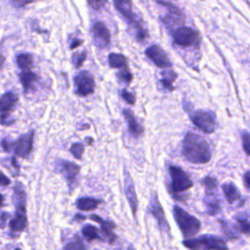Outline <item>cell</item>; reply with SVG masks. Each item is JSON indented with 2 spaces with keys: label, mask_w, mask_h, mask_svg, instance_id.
<instances>
[{
  "label": "cell",
  "mask_w": 250,
  "mask_h": 250,
  "mask_svg": "<svg viewBox=\"0 0 250 250\" xmlns=\"http://www.w3.org/2000/svg\"><path fill=\"white\" fill-rule=\"evenodd\" d=\"M183 155L194 164H205L211 160L212 153L207 141L198 134L188 132L183 141Z\"/></svg>",
  "instance_id": "obj_1"
},
{
  "label": "cell",
  "mask_w": 250,
  "mask_h": 250,
  "mask_svg": "<svg viewBox=\"0 0 250 250\" xmlns=\"http://www.w3.org/2000/svg\"><path fill=\"white\" fill-rule=\"evenodd\" d=\"M13 200L15 202L16 212L13 219L10 221L11 233L19 234L22 232L27 227V217H26V194L23 187L21 183H17L14 187V196Z\"/></svg>",
  "instance_id": "obj_2"
},
{
  "label": "cell",
  "mask_w": 250,
  "mask_h": 250,
  "mask_svg": "<svg viewBox=\"0 0 250 250\" xmlns=\"http://www.w3.org/2000/svg\"><path fill=\"white\" fill-rule=\"evenodd\" d=\"M173 215L184 237L187 239L192 238L199 232L201 229V223L196 217L190 215L188 212L185 211L178 205L173 207Z\"/></svg>",
  "instance_id": "obj_3"
},
{
  "label": "cell",
  "mask_w": 250,
  "mask_h": 250,
  "mask_svg": "<svg viewBox=\"0 0 250 250\" xmlns=\"http://www.w3.org/2000/svg\"><path fill=\"white\" fill-rule=\"evenodd\" d=\"M183 245L189 250H229L226 241L214 234H203L195 238H188Z\"/></svg>",
  "instance_id": "obj_4"
},
{
  "label": "cell",
  "mask_w": 250,
  "mask_h": 250,
  "mask_svg": "<svg viewBox=\"0 0 250 250\" xmlns=\"http://www.w3.org/2000/svg\"><path fill=\"white\" fill-rule=\"evenodd\" d=\"M33 136L34 132L29 131L15 141H8L4 139L1 142V146L6 152H13L16 156L26 158L32 150Z\"/></svg>",
  "instance_id": "obj_5"
},
{
  "label": "cell",
  "mask_w": 250,
  "mask_h": 250,
  "mask_svg": "<svg viewBox=\"0 0 250 250\" xmlns=\"http://www.w3.org/2000/svg\"><path fill=\"white\" fill-rule=\"evenodd\" d=\"M168 172L171 180L169 185V191L171 193V196H176L180 192L188 190L192 187V181L181 167L176 165H170L168 168Z\"/></svg>",
  "instance_id": "obj_6"
},
{
  "label": "cell",
  "mask_w": 250,
  "mask_h": 250,
  "mask_svg": "<svg viewBox=\"0 0 250 250\" xmlns=\"http://www.w3.org/2000/svg\"><path fill=\"white\" fill-rule=\"evenodd\" d=\"M113 4L115 9L124 17V19L129 22V24L133 25L138 40H144L145 37L146 36V33L144 30L141 23L138 21V20H136V16L133 13L131 0H113Z\"/></svg>",
  "instance_id": "obj_7"
},
{
  "label": "cell",
  "mask_w": 250,
  "mask_h": 250,
  "mask_svg": "<svg viewBox=\"0 0 250 250\" xmlns=\"http://www.w3.org/2000/svg\"><path fill=\"white\" fill-rule=\"evenodd\" d=\"M147 210H148V213L156 220L158 228L160 229V230L162 232L170 235V227H169V224L166 220L164 210H163L162 205L159 201V198H158V195H157L156 191L151 192Z\"/></svg>",
  "instance_id": "obj_8"
},
{
  "label": "cell",
  "mask_w": 250,
  "mask_h": 250,
  "mask_svg": "<svg viewBox=\"0 0 250 250\" xmlns=\"http://www.w3.org/2000/svg\"><path fill=\"white\" fill-rule=\"evenodd\" d=\"M189 118L193 125L204 133L211 134L214 132L216 127V115L214 112L208 110H195L189 115Z\"/></svg>",
  "instance_id": "obj_9"
},
{
  "label": "cell",
  "mask_w": 250,
  "mask_h": 250,
  "mask_svg": "<svg viewBox=\"0 0 250 250\" xmlns=\"http://www.w3.org/2000/svg\"><path fill=\"white\" fill-rule=\"evenodd\" d=\"M172 36L174 42L182 47L195 46L200 40L199 33L196 30L186 26H180L174 29Z\"/></svg>",
  "instance_id": "obj_10"
},
{
  "label": "cell",
  "mask_w": 250,
  "mask_h": 250,
  "mask_svg": "<svg viewBox=\"0 0 250 250\" xmlns=\"http://www.w3.org/2000/svg\"><path fill=\"white\" fill-rule=\"evenodd\" d=\"M156 2L166 9V15L162 18V21L167 27H180L181 24L184 22L183 21V14L179 8L175 5L168 3L163 0H156Z\"/></svg>",
  "instance_id": "obj_11"
},
{
  "label": "cell",
  "mask_w": 250,
  "mask_h": 250,
  "mask_svg": "<svg viewBox=\"0 0 250 250\" xmlns=\"http://www.w3.org/2000/svg\"><path fill=\"white\" fill-rule=\"evenodd\" d=\"M18 102V96L13 92H7L0 97V123L2 125H10V113L14 109Z\"/></svg>",
  "instance_id": "obj_12"
},
{
  "label": "cell",
  "mask_w": 250,
  "mask_h": 250,
  "mask_svg": "<svg viewBox=\"0 0 250 250\" xmlns=\"http://www.w3.org/2000/svg\"><path fill=\"white\" fill-rule=\"evenodd\" d=\"M74 85L76 93L79 96L85 97L93 93L95 89V80L89 71L83 70L74 77Z\"/></svg>",
  "instance_id": "obj_13"
},
{
  "label": "cell",
  "mask_w": 250,
  "mask_h": 250,
  "mask_svg": "<svg viewBox=\"0 0 250 250\" xmlns=\"http://www.w3.org/2000/svg\"><path fill=\"white\" fill-rule=\"evenodd\" d=\"M57 169L62 175L64 180L66 181V183L69 187V189L70 188L72 189L74 185L76 184V179L79 174L80 167L71 161L62 159V160L58 161Z\"/></svg>",
  "instance_id": "obj_14"
},
{
  "label": "cell",
  "mask_w": 250,
  "mask_h": 250,
  "mask_svg": "<svg viewBox=\"0 0 250 250\" xmlns=\"http://www.w3.org/2000/svg\"><path fill=\"white\" fill-rule=\"evenodd\" d=\"M124 192L126 195V199L131 208L132 214L134 218H136L138 211V197L135 189V184L132 176L130 175L127 169H124Z\"/></svg>",
  "instance_id": "obj_15"
},
{
  "label": "cell",
  "mask_w": 250,
  "mask_h": 250,
  "mask_svg": "<svg viewBox=\"0 0 250 250\" xmlns=\"http://www.w3.org/2000/svg\"><path fill=\"white\" fill-rule=\"evenodd\" d=\"M89 218L100 225V231L102 234L103 241H107L108 243H113L116 240L117 237H116V234L114 233L116 225L112 221L104 220L96 214H91Z\"/></svg>",
  "instance_id": "obj_16"
},
{
  "label": "cell",
  "mask_w": 250,
  "mask_h": 250,
  "mask_svg": "<svg viewBox=\"0 0 250 250\" xmlns=\"http://www.w3.org/2000/svg\"><path fill=\"white\" fill-rule=\"evenodd\" d=\"M146 56L160 68H169L172 66V62L168 59L166 53L158 45H151L146 49Z\"/></svg>",
  "instance_id": "obj_17"
},
{
  "label": "cell",
  "mask_w": 250,
  "mask_h": 250,
  "mask_svg": "<svg viewBox=\"0 0 250 250\" xmlns=\"http://www.w3.org/2000/svg\"><path fill=\"white\" fill-rule=\"evenodd\" d=\"M94 44L102 49L107 48L110 45V34L106 25L102 21H97L92 27Z\"/></svg>",
  "instance_id": "obj_18"
},
{
  "label": "cell",
  "mask_w": 250,
  "mask_h": 250,
  "mask_svg": "<svg viewBox=\"0 0 250 250\" xmlns=\"http://www.w3.org/2000/svg\"><path fill=\"white\" fill-rule=\"evenodd\" d=\"M222 189H223L225 198H226V200L228 201L229 204L232 205V204L238 203L237 204L238 207H240V206H242L244 204L245 199L242 198L238 188H236V186L234 184H232V183H225L222 186Z\"/></svg>",
  "instance_id": "obj_19"
},
{
  "label": "cell",
  "mask_w": 250,
  "mask_h": 250,
  "mask_svg": "<svg viewBox=\"0 0 250 250\" xmlns=\"http://www.w3.org/2000/svg\"><path fill=\"white\" fill-rule=\"evenodd\" d=\"M204 203L207 209V213L211 216H214L218 213L221 207V201L215 191H205Z\"/></svg>",
  "instance_id": "obj_20"
},
{
  "label": "cell",
  "mask_w": 250,
  "mask_h": 250,
  "mask_svg": "<svg viewBox=\"0 0 250 250\" xmlns=\"http://www.w3.org/2000/svg\"><path fill=\"white\" fill-rule=\"evenodd\" d=\"M19 76H20L21 83L25 93L31 91L35 87V84L38 81L37 75L34 72H32L31 69L21 70Z\"/></svg>",
  "instance_id": "obj_21"
},
{
  "label": "cell",
  "mask_w": 250,
  "mask_h": 250,
  "mask_svg": "<svg viewBox=\"0 0 250 250\" xmlns=\"http://www.w3.org/2000/svg\"><path fill=\"white\" fill-rule=\"evenodd\" d=\"M122 112H123V115H124L125 119L127 120L129 132L131 133V135L134 136L135 138L140 137L143 134V127L138 123L137 119L135 118V116L133 115L131 110L123 109Z\"/></svg>",
  "instance_id": "obj_22"
},
{
  "label": "cell",
  "mask_w": 250,
  "mask_h": 250,
  "mask_svg": "<svg viewBox=\"0 0 250 250\" xmlns=\"http://www.w3.org/2000/svg\"><path fill=\"white\" fill-rule=\"evenodd\" d=\"M100 203V199H96L93 197H79L76 200L75 205L80 211H92L97 209Z\"/></svg>",
  "instance_id": "obj_23"
},
{
  "label": "cell",
  "mask_w": 250,
  "mask_h": 250,
  "mask_svg": "<svg viewBox=\"0 0 250 250\" xmlns=\"http://www.w3.org/2000/svg\"><path fill=\"white\" fill-rule=\"evenodd\" d=\"M81 233L83 237L87 240V242H92L93 240H102V236L99 233V229L91 224H86L85 226H83Z\"/></svg>",
  "instance_id": "obj_24"
},
{
  "label": "cell",
  "mask_w": 250,
  "mask_h": 250,
  "mask_svg": "<svg viewBox=\"0 0 250 250\" xmlns=\"http://www.w3.org/2000/svg\"><path fill=\"white\" fill-rule=\"evenodd\" d=\"M220 225H221V229L222 231L224 232L225 236L229 239V240H234L238 238V233H237V229L235 228V226L229 224L228 221L226 220H220L219 221Z\"/></svg>",
  "instance_id": "obj_25"
},
{
  "label": "cell",
  "mask_w": 250,
  "mask_h": 250,
  "mask_svg": "<svg viewBox=\"0 0 250 250\" xmlns=\"http://www.w3.org/2000/svg\"><path fill=\"white\" fill-rule=\"evenodd\" d=\"M108 63L113 68H124L127 67V60L126 58L117 53H110L108 55Z\"/></svg>",
  "instance_id": "obj_26"
},
{
  "label": "cell",
  "mask_w": 250,
  "mask_h": 250,
  "mask_svg": "<svg viewBox=\"0 0 250 250\" xmlns=\"http://www.w3.org/2000/svg\"><path fill=\"white\" fill-rule=\"evenodd\" d=\"M236 226L237 229L241 231L245 235H249L250 233V224H249V216L248 213L236 216Z\"/></svg>",
  "instance_id": "obj_27"
},
{
  "label": "cell",
  "mask_w": 250,
  "mask_h": 250,
  "mask_svg": "<svg viewBox=\"0 0 250 250\" xmlns=\"http://www.w3.org/2000/svg\"><path fill=\"white\" fill-rule=\"evenodd\" d=\"M16 62H17V64L19 66V68L21 70H24V69H31V66H32V57L31 55L27 54V53H21V54H19L17 57H16Z\"/></svg>",
  "instance_id": "obj_28"
},
{
  "label": "cell",
  "mask_w": 250,
  "mask_h": 250,
  "mask_svg": "<svg viewBox=\"0 0 250 250\" xmlns=\"http://www.w3.org/2000/svg\"><path fill=\"white\" fill-rule=\"evenodd\" d=\"M161 74H162V79L160 80V82L162 83L164 88H166L169 91H173L174 90L173 82L177 78V73L172 70H165Z\"/></svg>",
  "instance_id": "obj_29"
},
{
  "label": "cell",
  "mask_w": 250,
  "mask_h": 250,
  "mask_svg": "<svg viewBox=\"0 0 250 250\" xmlns=\"http://www.w3.org/2000/svg\"><path fill=\"white\" fill-rule=\"evenodd\" d=\"M62 250H87V247L78 235H74L73 238L64 245Z\"/></svg>",
  "instance_id": "obj_30"
},
{
  "label": "cell",
  "mask_w": 250,
  "mask_h": 250,
  "mask_svg": "<svg viewBox=\"0 0 250 250\" xmlns=\"http://www.w3.org/2000/svg\"><path fill=\"white\" fill-rule=\"evenodd\" d=\"M200 183L205 188V191H216L218 188V180L213 176L204 177Z\"/></svg>",
  "instance_id": "obj_31"
},
{
  "label": "cell",
  "mask_w": 250,
  "mask_h": 250,
  "mask_svg": "<svg viewBox=\"0 0 250 250\" xmlns=\"http://www.w3.org/2000/svg\"><path fill=\"white\" fill-rule=\"evenodd\" d=\"M70 153L76 158V159H81L83 151H84V146L80 143H74L70 148H69Z\"/></svg>",
  "instance_id": "obj_32"
},
{
  "label": "cell",
  "mask_w": 250,
  "mask_h": 250,
  "mask_svg": "<svg viewBox=\"0 0 250 250\" xmlns=\"http://www.w3.org/2000/svg\"><path fill=\"white\" fill-rule=\"evenodd\" d=\"M86 57H87V53L85 51L73 55L72 56V62L75 65V67H80L82 65L83 62L85 61Z\"/></svg>",
  "instance_id": "obj_33"
},
{
  "label": "cell",
  "mask_w": 250,
  "mask_h": 250,
  "mask_svg": "<svg viewBox=\"0 0 250 250\" xmlns=\"http://www.w3.org/2000/svg\"><path fill=\"white\" fill-rule=\"evenodd\" d=\"M250 137H249V133L247 131H244L242 133V145H243V149L245 151V153L247 155H249L250 153Z\"/></svg>",
  "instance_id": "obj_34"
},
{
  "label": "cell",
  "mask_w": 250,
  "mask_h": 250,
  "mask_svg": "<svg viewBox=\"0 0 250 250\" xmlns=\"http://www.w3.org/2000/svg\"><path fill=\"white\" fill-rule=\"evenodd\" d=\"M121 96L127 104H135V97H134L133 93H130L126 89H123L122 92H121Z\"/></svg>",
  "instance_id": "obj_35"
},
{
  "label": "cell",
  "mask_w": 250,
  "mask_h": 250,
  "mask_svg": "<svg viewBox=\"0 0 250 250\" xmlns=\"http://www.w3.org/2000/svg\"><path fill=\"white\" fill-rule=\"evenodd\" d=\"M118 76L120 77V79H122L123 81L129 83L132 80V73L127 69V67H124L119 73Z\"/></svg>",
  "instance_id": "obj_36"
},
{
  "label": "cell",
  "mask_w": 250,
  "mask_h": 250,
  "mask_svg": "<svg viewBox=\"0 0 250 250\" xmlns=\"http://www.w3.org/2000/svg\"><path fill=\"white\" fill-rule=\"evenodd\" d=\"M10 2L16 8H23L26 5L33 2V0H10Z\"/></svg>",
  "instance_id": "obj_37"
},
{
  "label": "cell",
  "mask_w": 250,
  "mask_h": 250,
  "mask_svg": "<svg viewBox=\"0 0 250 250\" xmlns=\"http://www.w3.org/2000/svg\"><path fill=\"white\" fill-rule=\"evenodd\" d=\"M87 2L94 10H100L104 6L103 0H87Z\"/></svg>",
  "instance_id": "obj_38"
},
{
  "label": "cell",
  "mask_w": 250,
  "mask_h": 250,
  "mask_svg": "<svg viewBox=\"0 0 250 250\" xmlns=\"http://www.w3.org/2000/svg\"><path fill=\"white\" fill-rule=\"evenodd\" d=\"M10 184V179L0 171V187H8Z\"/></svg>",
  "instance_id": "obj_39"
},
{
  "label": "cell",
  "mask_w": 250,
  "mask_h": 250,
  "mask_svg": "<svg viewBox=\"0 0 250 250\" xmlns=\"http://www.w3.org/2000/svg\"><path fill=\"white\" fill-rule=\"evenodd\" d=\"M249 182H250V171L247 170V171L244 173V175H243V183H244V186H245V188H246L247 190H249V188H250V184H249Z\"/></svg>",
  "instance_id": "obj_40"
},
{
  "label": "cell",
  "mask_w": 250,
  "mask_h": 250,
  "mask_svg": "<svg viewBox=\"0 0 250 250\" xmlns=\"http://www.w3.org/2000/svg\"><path fill=\"white\" fill-rule=\"evenodd\" d=\"M10 217V214L7 213V212H3L0 216V228H3L5 226V223H6V220Z\"/></svg>",
  "instance_id": "obj_41"
},
{
  "label": "cell",
  "mask_w": 250,
  "mask_h": 250,
  "mask_svg": "<svg viewBox=\"0 0 250 250\" xmlns=\"http://www.w3.org/2000/svg\"><path fill=\"white\" fill-rule=\"evenodd\" d=\"M81 43H82L81 40H79V39H74V40L71 42V44H70V49H75L76 47H78L79 45H81Z\"/></svg>",
  "instance_id": "obj_42"
},
{
  "label": "cell",
  "mask_w": 250,
  "mask_h": 250,
  "mask_svg": "<svg viewBox=\"0 0 250 250\" xmlns=\"http://www.w3.org/2000/svg\"><path fill=\"white\" fill-rule=\"evenodd\" d=\"M74 219H75V220H78V219H79V220H85V219H86V217L78 213V214H76V215L74 216Z\"/></svg>",
  "instance_id": "obj_43"
},
{
  "label": "cell",
  "mask_w": 250,
  "mask_h": 250,
  "mask_svg": "<svg viewBox=\"0 0 250 250\" xmlns=\"http://www.w3.org/2000/svg\"><path fill=\"white\" fill-rule=\"evenodd\" d=\"M4 61H5L4 57L0 54V69H1V67H2V65H3V63H4Z\"/></svg>",
  "instance_id": "obj_44"
},
{
  "label": "cell",
  "mask_w": 250,
  "mask_h": 250,
  "mask_svg": "<svg viewBox=\"0 0 250 250\" xmlns=\"http://www.w3.org/2000/svg\"><path fill=\"white\" fill-rule=\"evenodd\" d=\"M3 201H4V196L0 193V207L3 205Z\"/></svg>",
  "instance_id": "obj_45"
},
{
  "label": "cell",
  "mask_w": 250,
  "mask_h": 250,
  "mask_svg": "<svg viewBox=\"0 0 250 250\" xmlns=\"http://www.w3.org/2000/svg\"><path fill=\"white\" fill-rule=\"evenodd\" d=\"M126 250H134V248H133L132 246H129V247H128Z\"/></svg>",
  "instance_id": "obj_46"
},
{
  "label": "cell",
  "mask_w": 250,
  "mask_h": 250,
  "mask_svg": "<svg viewBox=\"0 0 250 250\" xmlns=\"http://www.w3.org/2000/svg\"><path fill=\"white\" fill-rule=\"evenodd\" d=\"M14 250H21V248H15Z\"/></svg>",
  "instance_id": "obj_47"
}]
</instances>
